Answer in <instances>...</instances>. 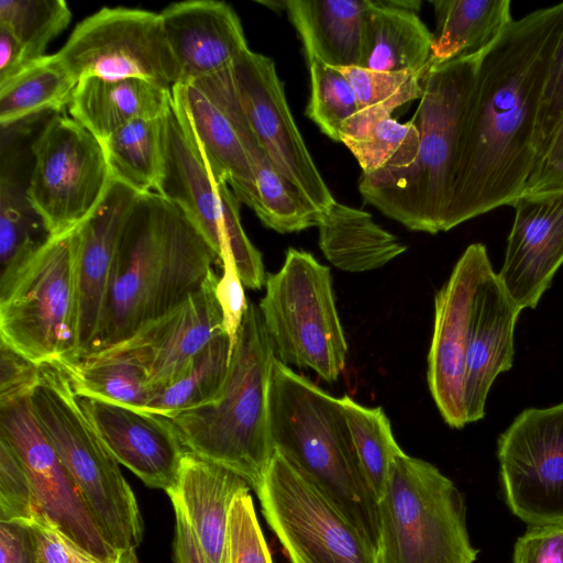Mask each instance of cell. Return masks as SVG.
<instances>
[{
  "mask_svg": "<svg viewBox=\"0 0 563 563\" xmlns=\"http://www.w3.org/2000/svg\"><path fill=\"white\" fill-rule=\"evenodd\" d=\"M563 32V2L514 20L478 58L443 232L525 191L537 161V117Z\"/></svg>",
  "mask_w": 563,
  "mask_h": 563,
  "instance_id": "cell-1",
  "label": "cell"
},
{
  "mask_svg": "<svg viewBox=\"0 0 563 563\" xmlns=\"http://www.w3.org/2000/svg\"><path fill=\"white\" fill-rule=\"evenodd\" d=\"M214 264L216 253L178 206L157 192L140 195L121 231L98 333L82 356L125 342L178 308Z\"/></svg>",
  "mask_w": 563,
  "mask_h": 563,
  "instance_id": "cell-2",
  "label": "cell"
},
{
  "mask_svg": "<svg viewBox=\"0 0 563 563\" xmlns=\"http://www.w3.org/2000/svg\"><path fill=\"white\" fill-rule=\"evenodd\" d=\"M479 55L429 64L411 119L419 133L415 159L407 167L360 178L364 201L408 230L443 232Z\"/></svg>",
  "mask_w": 563,
  "mask_h": 563,
  "instance_id": "cell-3",
  "label": "cell"
},
{
  "mask_svg": "<svg viewBox=\"0 0 563 563\" xmlns=\"http://www.w3.org/2000/svg\"><path fill=\"white\" fill-rule=\"evenodd\" d=\"M268 424L274 450L313 479L378 552V503L363 472L340 398L275 357L268 386Z\"/></svg>",
  "mask_w": 563,
  "mask_h": 563,
  "instance_id": "cell-4",
  "label": "cell"
},
{
  "mask_svg": "<svg viewBox=\"0 0 563 563\" xmlns=\"http://www.w3.org/2000/svg\"><path fill=\"white\" fill-rule=\"evenodd\" d=\"M273 344L249 302L219 398L172 418L186 450L244 478L255 490L274 453L268 424Z\"/></svg>",
  "mask_w": 563,
  "mask_h": 563,
  "instance_id": "cell-5",
  "label": "cell"
},
{
  "mask_svg": "<svg viewBox=\"0 0 563 563\" xmlns=\"http://www.w3.org/2000/svg\"><path fill=\"white\" fill-rule=\"evenodd\" d=\"M30 402L106 539L118 552L136 549L143 537L136 498L59 363L40 366Z\"/></svg>",
  "mask_w": 563,
  "mask_h": 563,
  "instance_id": "cell-6",
  "label": "cell"
},
{
  "mask_svg": "<svg viewBox=\"0 0 563 563\" xmlns=\"http://www.w3.org/2000/svg\"><path fill=\"white\" fill-rule=\"evenodd\" d=\"M378 563H475L464 499L433 464L397 455L378 499Z\"/></svg>",
  "mask_w": 563,
  "mask_h": 563,
  "instance_id": "cell-7",
  "label": "cell"
},
{
  "mask_svg": "<svg viewBox=\"0 0 563 563\" xmlns=\"http://www.w3.org/2000/svg\"><path fill=\"white\" fill-rule=\"evenodd\" d=\"M0 339L36 365L78 358L75 229L51 238L0 287Z\"/></svg>",
  "mask_w": 563,
  "mask_h": 563,
  "instance_id": "cell-8",
  "label": "cell"
},
{
  "mask_svg": "<svg viewBox=\"0 0 563 563\" xmlns=\"http://www.w3.org/2000/svg\"><path fill=\"white\" fill-rule=\"evenodd\" d=\"M265 289L258 309L276 358L335 382L345 366L347 343L330 268L309 252L289 247L282 268L266 276Z\"/></svg>",
  "mask_w": 563,
  "mask_h": 563,
  "instance_id": "cell-9",
  "label": "cell"
},
{
  "mask_svg": "<svg viewBox=\"0 0 563 563\" xmlns=\"http://www.w3.org/2000/svg\"><path fill=\"white\" fill-rule=\"evenodd\" d=\"M158 194L186 213L216 253L219 265L224 253L233 255L244 287L261 289L265 285L262 254L241 223V202L225 181L214 178L174 95L166 113L165 162Z\"/></svg>",
  "mask_w": 563,
  "mask_h": 563,
  "instance_id": "cell-10",
  "label": "cell"
},
{
  "mask_svg": "<svg viewBox=\"0 0 563 563\" xmlns=\"http://www.w3.org/2000/svg\"><path fill=\"white\" fill-rule=\"evenodd\" d=\"M255 493L290 563H378L365 534L279 451L274 450Z\"/></svg>",
  "mask_w": 563,
  "mask_h": 563,
  "instance_id": "cell-11",
  "label": "cell"
},
{
  "mask_svg": "<svg viewBox=\"0 0 563 563\" xmlns=\"http://www.w3.org/2000/svg\"><path fill=\"white\" fill-rule=\"evenodd\" d=\"M31 152L27 199L52 238L66 234L90 216L110 185L103 145L73 118L55 114Z\"/></svg>",
  "mask_w": 563,
  "mask_h": 563,
  "instance_id": "cell-12",
  "label": "cell"
},
{
  "mask_svg": "<svg viewBox=\"0 0 563 563\" xmlns=\"http://www.w3.org/2000/svg\"><path fill=\"white\" fill-rule=\"evenodd\" d=\"M56 54L77 82L140 78L173 89L180 78L161 14L142 9L101 8L75 26Z\"/></svg>",
  "mask_w": 563,
  "mask_h": 563,
  "instance_id": "cell-13",
  "label": "cell"
},
{
  "mask_svg": "<svg viewBox=\"0 0 563 563\" xmlns=\"http://www.w3.org/2000/svg\"><path fill=\"white\" fill-rule=\"evenodd\" d=\"M508 507L530 526L563 521V401L520 412L499 435Z\"/></svg>",
  "mask_w": 563,
  "mask_h": 563,
  "instance_id": "cell-14",
  "label": "cell"
},
{
  "mask_svg": "<svg viewBox=\"0 0 563 563\" xmlns=\"http://www.w3.org/2000/svg\"><path fill=\"white\" fill-rule=\"evenodd\" d=\"M0 438L23 464L40 512L99 562H117L119 552L106 539L79 488L42 432L30 396L0 405Z\"/></svg>",
  "mask_w": 563,
  "mask_h": 563,
  "instance_id": "cell-15",
  "label": "cell"
},
{
  "mask_svg": "<svg viewBox=\"0 0 563 563\" xmlns=\"http://www.w3.org/2000/svg\"><path fill=\"white\" fill-rule=\"evenodd\" d=\"M231 70L247 121L276 168L320 213L328 211L336 200L292 118L273 59L249 47Z\"/></svg>",
  "mask_w": 563,
  "mask_h": 563,
  "instance_id": "cell-16",
  "label": "cell"
},
{
  "mask_svg": "<svg viewBox=\"0 0 563 563\" xmlns=\"http://www.w3.org/2000/svg\"><path fill=\"white\" fill-rule=\"evenodd\" d=\"M492 268L486 246L472 243L434 296L427 379L443 420L455 429L468 423L464 405V379L471 317L479 284Z\"/></svg>",
  "mask_w": 563,
  "mask_h": 563,
  "instance_id": "cell-17",
  "label": "cell"
},
{
  "mask_svg": "<svg viewBox=\"0 0 563 563\" xmlns=\"http://www.w3.org/2000/svg\"><path fill=\"white\" fill-rule=\"evenodd\" d=\"M172 93L183 106L214 178L225 181L238 200L252 209L256 186L242 139L246 117L231 67L200 79L178 82Z\"/></svg>",
  "mask_w": 563,
  "mask_h": 563,
  "instance_id": "cell-18",
  "label": "cell"
},
{
  "mask_svg": "<svg viewBox=\"0 0 563 563\" xmlns=\"http://www.w3.org/2000/svg\"><path fill=\"white\" fill-rule=\"evenodd\" d=\"M497 273L522 310L536 308L563 264V188L522 194Z\"/></svg>",
  "mask_w": 563,
  "mask_h": 563,
  "instance_id": "cell-19",
  "label": "cell"
},
{
  "mask_svg": "<svg viewBox=\"0 0 563 563\" xmlns=\"http://www.w3.org/2000/svg\"><path fill=\"white\" fill-rule=\"evenodd\" d=\"M98 434L146 486L170 490L188 452L173 421L146 409L78 396Z\"/></svg>",
  "mask_w": 563,
  "mask_h": 563,
  "instance_id": "cell-20",
  "label": "cell"
},
{
  "mask_svg": "<svg viewBox=\"0 0 563 563\" xmlns=\"http://www.w3.org/2000/svg\"><path fill=\"white\" fill-rule=\"evenodd\" d=\"M218 279L212 271L202 288L178 308L125 342L97 353L134 360L146 371L153 389L169 384L207 344L225 332L216 297Z\"/></svg>",
  "mask_w": 563,
  "mask_h": 563,
  "instance_id": "cell-21",
  "label": "cell"
},
{
  "mask_svg": "<svg viewBox=\"0 0 563 563\" xmlns=\"http://www.w3.org/2000/svg\"><path fill=\"white\" fill-rule=\"evenodd\" d=\"M141 194L111 179L90 216L76 229L79 354L96 338L108 297L117 247L124 222Z\"/></svg>",
  "mask_w": 563,
  "mask_h": 563,
  "instance_id": "cell-22",
  "label": "cell"
},
{
  "mask_svg": "<svg viewBox=\"0 0 563 563\" xmlns=\"http://www.w3.org/2000/svg\"><path fill=\"white\" fill-rule=\"evenodd\" d=\"M159 14L179 66L178 82L222 71L249 48L239 15L224 1L174 2Z\"/></svg>",
  "mask_w": 563,
  "mask_h": 563,
  "instance_id": "cell-23",
  "label": "cell"
},
{
  "mask_svg": "<svg viewBox=\"0 0 563 563\" xmlns=\"http://www.w3.org/2000/svg\"><path fill=\"white\" fill-rule=\"evenodd\" d=\"M521 311L497 273L489 269L479 284L471 317L464 379L468 423L484 418L494 380L512 366L515 325Z\"/></svg>",
  "mask_w": 563,
  "mask_h": 563,
  "instance_id": "cell-24",
  "label": "cell"
},
{
  "mask_svg": "<svg viewBox=\"0 0 563 563\" xmlns=\"http://www.w3.org/2000/svg\"><path fill=\"white\" fill-rule=\"evenodd\" d=\"M250 484L232 471L190 452L167 492L180 508L208 563H227V532L233 500Z\"/></svg>",
  "mask_w": 563,
  "mask_h": 563,
  "instance_id": "cell-25",
  "label": "cell"
},
{
  "mask_svg": "<svg viewBox=\"0 0 563 563\" xmlns=\"http://www.w3.org/2000/svg\"><path fill=\"white\" fill-rule=\"evenodd\" d=\"M172 101V89L148 80L88 77L77 82L68 112L103 142L134 120L165 115Z\"/></svg>",
  "mask_w": 563,
  "mask_h": 563,
  "instance_id": "cell-26",
  "label": "cell"
},
{
  "mask_svg": "<svg viewBox=\"0 0 563 563\" xmlns=\"http://www.w3.org/2000/svg\"><path fill=\"white\" fill-rule=\"evenodd\" d=\"M421 1L374 0L366 15L360 67L420 73L429 67L432 33L418 15Z\"/></svg>",
  "mask_w": 563,
  "mask_h": 563,
  "instance_id": "cell-27",
  "label": "cell"
},
{
  "mask_svg": "<svg viewBox=\"0 0 563 563\" xmlns=\"http://www.w3.org/2000/svg\"><path fill=\"white\" fill-rule=\"evenodd\" d=\"M374 0H289L284 2L307 59L336 67L358 66L363 29Z\"/></svg>",
  "mask_w": 563,
  "mask_h": 563,
  "instance_id": "cell-28",
  "label": "cell"
},
{
  "mask_svg": "<svg viewBox=\"0 0 563 563\" xmlns=\"http://www.w3.org/2000/svg\"><path fill=\"white\" fill-rule=\"evenodd\" d=\"M317 228L319 247L325 258L350 273L380 268L407 250L371 213L338 201L320 213Z\"/></svg>",
  "mask_w": 563,
  "mask_h": 563,
  "instance_id": "cell-29",
  "label": "cell"
},
{
  "mask_svg": "<svg viewBox=\"0 0 563 563\" xmlns=\"http://www.w3.org/2000/svg\"><path fill=\"white\" fill-rule=\"evenodd\" d=\"M435 31L429 64L484 52L515 20L510 0H432Z\"/></svg>",
  "mask_w": 563,
  "mask_h": 563,
  "instance_id": "cell-30",
  "label": "cell"
},
{
  "mask_svg": "<svg viewBox=\"0 0 563 563\" xmlns=\"http://www.w3.org/2000/svg\"><path fill=\"white\" fill-rule=\"evenodd\" d=\"M77 81L55 53L0 82V124L9 129L42 112L68 108Z\"/></svg>",
  "mask_w": 563,
  "mask_h": 563,
  "instance_id": "cell-31",
  "label": "cell"
},
{
  "mask_svg": "<svg viewBox=\"0 0 563 563\" xmlns=\"http://www.w3.org/2000/svg\"><path fill=\"white\" fill-rule=\"evenodd\" d=\"M165 136L166 114L137 119L118 129L101 142L111 178L141 195L158 194L165 162Z\"/></svg>",
  "mask_w": 563,
  "mask_h": 563,
  "instance_id": "cell-32",
  "label": "cell"
},
{
  "mask_svg": "<svg viewBox=\"0 0 563 563\" xmlns=\"http://www.w3.org/2000/svg\"><path fill=\"white\" fill-rule=\"evenodd\" d=\"M256 186L252 210L268 229L292 233L317 227L320 212L276 168L250 126L243 135Z\"/></svg>",
  "mask_w": 563,
  "mask_h": 563,
  "instance_id": "cell-33",
  "label": "cell"
},
{
  "mask_svg": "<svg viewBox=\"0 0 563 563\" xmlns=\"http://www.w3.org/2000/svg\"><path fill=\"white\" fill-rule=\"evenodd\" d=\"M59 365L67 373L77 396L147 409L153 387L146 371L134 360L111 353H93Z\"/></svg>",
  "mask_w": 563,
  "mask_h": 563,
  "instance_id": "cell-34",
  "label": "cell"
},
{
  "mask_svg": "<svg viewBox=\"0 0 563 563\" xmlns=\"http://www.w3.org/2000/svg\"><path fill=\"white\" fill-rule=\"evenodd\" d=\"M232 351L227 332L216 336L178 377L153 389L146 410L172 418L217 400L227 382Z\"/></svg>",
  "mask_w": 563,
  "mask_h": 563,
  "instance_id": "cell-35",
  "label": "cell"
},
{
  "mask_svg": "<svg viewBox=\"0 0 563 563\" xmlns=\"http://www.w3.org/2000/svg\"><path fill=\"white\" fill-rule=\"evenodd\" d=\"M32 208L26 185L2 165L0 180V287L8 284L25 263L51 239Z\"/></svg>",
  "mask_w": 563,
  "mask_h": 563,
  "instance_id": "cell-36",
  "label": "cell"
},
{
  "mask_svg": "<svg viewBox=\"0 0 563 563\" xmlns=\"http://www.w3.org/2000/svg\"><path fill=\"white\" fill-rule=\"evenodd\" d=\"M363 472L377 503L393 460L404 451L380 407H365L344 395L340 398Z\"/></svg>",
  "mask_w": 563,
  "mask_h": 563,
  "instance_id": "cell-37",
  "label": "cell"
},
{
  "mask_svg": "<svg viewBox=\"0 0 563 563\" xmlns=\"http://www.w3.org/2000/svg\"><path fill=\"white\" fill-rule=\"evenodd\" d=\"M70 20L71 11L64 0L0 1V26L10 31L33 59L45 55L49 42Z\"/></svg>",
  "mask_w": 563,
  "mask_h": 563,
  "instance_id": "cell-38",
  "label": "cell"
},
{
  "mask_svg": "<svg viewBox=\"0 0 563 563\" xmlns=\"http://www.w3.org/2000/svg\"><path fill=\"white\" fill-rule=\"evenodd\" d=\"M310 96L306 115L334 142L345 121L358 110L356 95L350 81L336 67L318 59H307Z\"/></svg>",
  "mask_w": 563,
  "mask_h": 563,
  "instance_id": "cell-39",
  "label": "cell"
},
{
  "mask_svg": "<svg viewBox=\"0 0 563 563\" xmlns=\"http://www.w3.org/2000/svg\"><path fill=\"white\" fill-rule=\"evenodd\" d=\"M362 168L363 175L407 167L417 155L419 133L411 121L399 123L391 117L362 139H342Z\"/></svg>",
  "mask_w": 563,
  "mask_h": 563,
  "instance_id": "cell-40",
  "label": "cell"
},
{
  "mask_svg": "<svg viewBox=\"0 0 563 563\" xmlns=\"http://www.w3.org/2000/svg\"><path fill=\"white\" fill-rule=\"evenodd\" d=\"M227 563H273L250 492L236 496L230 509Z\"/></svg>",
  "mask_w": 563,
  "mask_h": 563,
  "instance_id": "cell-41",
  "label": "cell"
},
{
  "mask_svg": "<svg viewBox=\"0 0 563 563\" xmlns=\"http://www.w3.org/2000/svg\"><path fill=\"white\" fill-rule=\"evenodd\" d=\"M40 512L26 471L0 438V521L29 525Z\"/></svg>",
  "mask_w": 563,
  "mask_h": 563,
  "instance_id": "cell-42",
  "label": "cell"
},
{
  "mask_svg": "<svg viewBox=\"0 0 563 563\" xmlns=\"http://www.w3.org/2000/svg\"><path fill=\"white\" fill-rule=\"evenodd\" d=\"M563 115V32L552 54L539 104L534 147L537 161ZM536 161V163H537Z\"/></svg>",
  "mask_w": 563,
  "mask_h": 563,
  "instance_id": "cell-43",
  "label": "cell"
},
{
  "mask_svg": "<svg viewBox=\"0 0 563 563\" xmlns=\"http://www.w3.org/2000/svg\"><path fill=\"white\" fill-rule=\"evenodd\" d=\"M339 69L353 87L361 110L393 97L428 68L420 73L379 71L360 66Z\"/></svg>",
  "mask_w": 563,
  "mask_h": 563,
  "instance_id": "cell-44",
  "label": "cell"
},
{
  "mask_svg": "<svg viewBox=\"0 0 563 563\" xmlns=\"http://www.w3.org/2000/svg\"><path fill=\"white\" fill-rule=\"evenodd\" d=\"M220 265L223 272L216 286V297L222 312L224 330L234 347L249 302L244 285L230 252L223 254Z\"/></svg>",
  "mask_w": 563,
  "mask_h": 563,
  "instance_id": "cell-45",
  "label": "cell"
},
{
  "mask_svg": "<svg viewBox=\"0 0 563 563\" xmlns=\"http://www.w3.org/2000/svg\"><path fill=\"white\" fill-rule=\"evenodd\" d=\"M512 563H563V521L530 526L515 544Z\"/></svg>",
  "mask_w": 563,
  "mask_h": 563,
  "instance_id": "cell-46",
  "label": "cell"
},
{
  "mask_svg": "<svg viewBox=\"0 0 563 563\" xmlns=\"http://www.w3.org/2000/svg\"><path fill=\"white\" fill-rule=\"evenodd\" d=\"M40 366L5 343L0 344V405L31 396Z\"/></svg>",
  "mask_w": 563,
  "mask_h": 563,
  "instance_id": "cell-47",
  "label": "cell"
},
{
  "mask_svg": "<svg viewBox=\"0 0 563 563\" xmlns=\"http://www.w3.org/2000/svg\"><path fill=\"white\" fill-rule=\"evenodd\" d=\"M43 563H101L67 539L43 514L27 525Z\"/></svg>",
  "mask_w": 563,
  "mask_h": 563,
  "instance_id": "cell-48",
  "label": "cell"
},
{
  "mask_svg": "<svg viewBox=\"0 0 563 563\" xmlns=\"http://www.w3.org/2000/svg\"><path fill=\"white\" fill-rule=\"evenodd\" d=\"M422 76L411 80L405 88L393 97L374 106L358 110L342 125L340 131V142L342 139L364 137L374 126L390 118L394 110L398 107L415 99H420L423 92L420 81Z\"/></svg>",
  "mask_w": 563,
  "mask_h": 563,
  "instance_id": "cell-49",
  "label": "cell"
},
{
  "mask_svg": "<svg viewBox=\"0 0 563 563\" xmlns=\"http://www.w3.org/2000/svg\"><path fill=\"white\" fill-rule=\"evenodd\" d=\"M563 188V115L538 158L522 194Z\"/></svg>",
  "mask_w": 563,
  "mask_h": 563,
  "instance_id": "cell-50",
  "label": "cell"
},
{
  "mask_svg": "<svg viewBox=\"0 0 563 563\" xmlns=\"http://www.w3.org/2000/svg\"><path fill=\"white\" fill-rule=\"evenodd\" d=\"M0 563H43L27 525L0 521Z\"/></svg>",
  "mask_w": 563,
  "mask_h": 563,
  "instance_id": "cell-51",
  "label": "cell"
},
{
  "mask_svg": "<svg viewBox=\"0 0 563 563\" xmlns=\"http://www.w3.org/2000/svg\"><path fill=\"white\" fill-rule=\"evenodd\" d=\"M175 512L174 561L175 563H208L197 539L180 508L173 505Z\"/></svg>",
  "mask_w": 563,
  "mask_h": 563,
  "instance_id": "cell-52",
  "label": "cell"
},
{
  "mask_svg": "<svg viewBox=\"0 0 563 563\" xmlns=\"http://www.w3.org/2000/svg\"><path fill=\"white\" fill-rule=\"evenodd\" d=\"M35 59L10 31L0 26V82Z\"/></svg>",
  "mask_w": 563,
  "mask_h": 563,
  "instance_id": "cell-53",
  "label": "cell"
},
{
  "mask_svg": "<svg viewBox=\"0 0 563 563\" xmlns=\"http://www.w3.org/2000/svg\"><path fill=\"white\" fill-rule=\"evenodd\" d=\"M119 563H139V560L135 554V549H129L119 552L118 558Z\"/></svg>",
  "mask_w": 563,
  "mask_h": 563,
  "instance_id": "cell-54",
  "label": "cell"
},
{
  "mask_svg": "<svg viewBox=\"0 0 563 563\" xmlns=\"http://www.w3.org/2000/svg\"><path fill=\"white\" fill-rule=\"evenodd\" d=\"M114 563H119V562L117 561V562H114Z\"/></svg>",
  "mask_w": 563,
  "mask_h": 563,
  "instance_id": "cell-55",
  "label": "cell"
}]
</instances>
